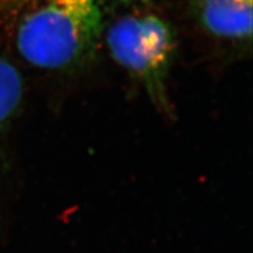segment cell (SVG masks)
I'll use <instances>...</instances> for the list:
<instances>
[{"instance_id":"6da1fadb","label":"cell","mask_w":253,"mask_h":253,"mask_svg":"<svg viewBox=\"0 0 253 253\" xmlns=\"http://www.w3.org/2000/svg\"><path fill=\"white\" fill-rule=\"evenodd\" d=\"M102 28L96 0H43L21 17L15 46L31 65L62 71L93 56Z\"/></svg>"},{"instance_id":"7a4b0ae2","label":"cell","mask_w":253,"mask_h":253,"mask_svg":"<svg viewBox=\"0 0 253 253\" xmlns=\"http://www.w3.org/2000/svg\"><path fill=\"white\" fill-rule=\"evenodd\" d=\"M113 59L145 88L153 103L169 109L167 77L176 50V38L167 21L154 14L126 15L107 32Z\"/></svg>"},{"instance_id":"3957f363","label":"cell","mask_w":253,"mask_h":253,"mask_svg":"<svg viewBox=\"0 0 253 253\" xmlns=\"http://www.w3.org/2000/svg\"><path fill=\"white\" fill-rule=\"evenodd\" d=\"M199 24L224 39L250 40L252 36V0H190Z\"/></svg>"},{"instance_id":"277c9868","label":"cell","mask_w":253,"mask_h":253,"mask_svg":"<svg viewBox=\"0 0 253 253\" xmlns=\"http://www.w3.org/2000/svg\"><path fill=\"white\" fill-rule=\"evenodd\" d=\"M24 99V81L17 67L0 53V162L12 123L17 119Z\"/></svg>"},{"instance_id":"5b68a950","label":"cell","mask_w":253,"mask_h":253,"mask_svg":"<svg viewBox=\"0 0 253 253\" xmlns=\"http://www.w3.org/2000/svg\"><path fill=\"white\" fill-rule=\"evenodd\" d=\"M121 2H143V1H149V0H118Z\"/></svg>"}]
</instances>
